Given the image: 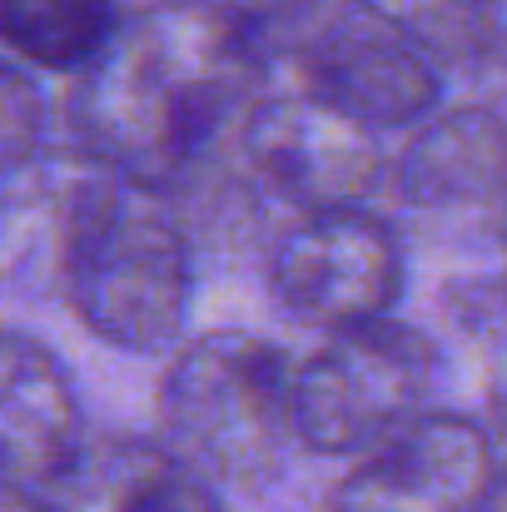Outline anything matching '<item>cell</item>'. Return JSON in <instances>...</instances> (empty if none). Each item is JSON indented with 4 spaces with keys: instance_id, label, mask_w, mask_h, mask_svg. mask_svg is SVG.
<instances>
[{
    "instance_id": "6da1fadb",
    "label": "cell",
    "mask_w": 507,
    "mask_h": 512,
    "mask_svg": "<svg viewBox=\"0 0 507 512\" xmlns=\"http://www.w3.org/2000/svg\"><path fill=\"white\" fill-rule=\"evenodd\" d=\"M75 80L70 120L80 155L179 199L274 85V65L239 5L155 0L125 15Z\"/></svg>"
},
{
    "instance_id": "7a4b0ae2",
    "label": "cell",
    "mask_w": 507,
    "mask_h": 512,
    "mask_svg": "<svg viewBox=\"0 0 507 512\" xmlns=\"http://www.w3.org/2000/svg\"><path fill=\"white\" fill-rule=\"evenodd\" d=\"M75 319L120 353H174L194 309V239L184 209L100 170L60 284Z\"/></svg>"
},
{
    "instance_id": "3957f363",
    "label": "cell",
    "mask_w": 507,
    "mask_h": 512,
    "mask_svg": "<svg viewBox=\"0 0 507 512\" xmlns=\"http://www.w3.org/2000/svg\"><path fill=\"white\" fill-rule=\"evenodd\" d=\"M294 358L254 329L184 334L160 373V443L214 488L269 483L294 438Z\"/></svg>"
},
{
    "instance_id": "277c9868",
    "label": "cell",
    "mask_w": 507,
    "mask_h": 512,
    "mask_svg": "<svg viewBox=\"0 0 507 512\" xmlns=\"http://www.w3.org/2000/svg\"><path fill=\"white\" fill-rule=\"evenodd\" d=\"M438 383V339L398 314L324 334L294 368V438L319 458H363L433 413Z\"/></svg>"
},
{
    "instance_id": "5b68a950",
    "label": "cell",
    "mask_w": 507,
    "mask_h": 512,
    "mask_svg": "<svg viewBox=\"0 0 507 512\" xmlns=\"http://www.w3.org/2000/svg\"><path fill=\"white\" fill-rule=\"evenodd\" d=\"M264 279L289 319L319 334H343L398 309L408 289V249L368 204L294 214L269 244Z\"/></svg>"
},
{
    "instance_id": "8992f818",
    "label": "cell",
    "mask_w": 507,
    "mask_h": 512,
    "mask_svg": "<svg viewBox=\"0 0 507 512\" xmlns=\"http://www.w3.org/2000/svg\"><path fill=\"white\" fill-rule=\"evenodd\" d=\"M234 150L254 184H264L294 214L368 204L388 179L383 135L338 115L299 85H269L244 110Z\"/></svg>"
},
{
    "instance_id": "52a82bcc",
    "label": "cell",
    "mask_w": 507,
    "mask_h": 512,
    "mask_svg": "<svg viewBox=\"0 0 507 512\" xmlns=\"http://www.w3.org/2000/svg\"><path fill=\"white\" fill-rule=\"evenodd\" d=\"M493 473V433L468 413L433 408L353 458L329 493V512H483Z\"/></svg>"
},
{
    "instance_id": "ba28073f",
    "label": "cell",
    "mask_w": 507,
    "mask_h": 512,
    "mask_svg": "<svg viewBox=\"0 0 507 512\" xmlns=\"http://www.w3.org/2000/svg\"><path fill=\"white\" fill-rule=\"evenodd\" d=\"M294 85L368 125L373 135H413L428 115L443 110V65L368 10H358L294 65Z\"/></svg>"
},
{
    "instance_id": "9c48e42d",
    "label": "cell",
    "mask_w": 507,
    "mask_h": 512,
    "mask_svg": "<svg viewBox=\"0 0 507 512\" xmlns=\"http://www.w3.org/2000/svg\"><path fill=\"white\" fill-rule=\"evenodd\" d=\"M85 453V408L55 348L0 329V478L60 493Z\"/></svg>"
},
{
    "instance_id": "30bf717a",
    "label": "cell",
    "mask_w": 507,
    "mask_h": 512,
    "mask_svg": "<svg viewBox=\"0 0 507 512\" xmlns=\"http://www.w3.org/2000/svg\"><path fill=\"white\" fill-rule=\"evenodd\" d=\"M105 165L90 155H35L0 174V289L60 294L85 199Z\"/></svg>"
},
{
    "instance_id": "8fae6325",
    "label": "cell",
    "mask_w": 507,
    "mask_h": 512,
    "mask_svg": "<svg viewBox=\"0 0 507 512\" xmlns=\"http://www.w3.org/2000/svg\"><path fill=\"white\" fill-rule=\"evenodd\" d=\"M388 184L408 209L463 214L507 204V120L493 105H443L388 160Z\"/></svg>"
},
{
    "instance_id": "7c38bea8",
    "label": "cell",
    "mask_w": 507,
    "mask_h": 512,
    "mask_svg": "<svg viewBox=\"0 0 507 512\" xmlns=\"http://www.w3.org/2000/svg\"><path fill=\"white\" fill-rule=\"evenodd\" d=\"M60 493V512H224L219 488L184 468L160 438L85 443Z\"/></svg>"
},
{
    "instance_id": "4fadbf2b",
    "label": "cell",
    "mask_w": 507,
    "mask_h": 512,
    "mask_svg": "<svg viewBox=\"0 0 507 512\" xmlns=\"http://www.w3.org/2000/svg\"><path fill=\"white\" fill-rule=\"evenodd\" d=\"M120 0H0V45L55 75H80L120 30Z\"/></svg>"
},
{
    "instance_id": "5bb4252c",
    "label": "cell",
    "mask_w": 507,
    "mask_h": 512,
    "mask_svg": "<svg viewBox=\"0 0 507 512\" xmlns=\"http://www.w3.org/2000/svg\"><path fill=\"white\" fill-rule=\"evenodd\" d=\"M249 20L254 40L264 45L274 75L294 70L319 40H329L338 25H348L363 0H229Z\"/></svg>"
},
{
    "instance_id": "9a60e30c",
    "label": "cell",
    "mask_w": 507,
    "mask_h": 512,
    "mask_svg": "<svg viewBox=\"0 0 507 512\" xmlns=\"http://www.w3.org/2000/svg\"><path fill=\"white\" fill-rule=\"evenodd\" d=\"M45 145V95L40 85L0 55V174L35 160Z\"/></svg>"
},
{
    "instance_id": "2e32d148",
    "label": "cell",
    "mask_w": 507,
    "mask_h": 512,
    "mask_svg": "<svg viewBox=\"0 0 507 512\" xmlns=\"http://www.w3.org/2000/svg\"><path fill=\"white\" fill-rule=\"evenodd\" d=\"M463 65L507 85V0H463Z\"/></svg>"
},
{
    "instance_id": "e0dca14e",
    "label": "cell",
    "mask_w": 507,
    "mask_h": 512,
    "mask_svg": "<svg viewBox=\"0 0 507 512\" xmlns=\"http://www.w3.org/2000/svg\"><path fill=\"white\" fill-rule=\"evenodd\" d=\"M488 413L507 433V314L493 329V348H488Z\"/></svg>"
},
{
    "instance_id": "ac0fdd59",
    "label": "cell",
    "mask_w": 507,
    "mask_h": 512,
    "mask_svg": "<svg viewBox=\"0 0 507 512\" xmlns=\"http://www.w3.org/2000/svg\"><path fill=\"white\" fill-rule=\"evenodd\" d=\"M0 512H60V508H55L45 493H30V488L0 478Z\"/></svg>"
},
{
    "instance_id": "d6986e66",
    "label": "cell",
    "mask_w": 507,
    "mask_h": 512,
    "mask_svg": "<svg viewBox=\"0 0 507 512\" xmlns=\"http://www.w3.org/2000/svg\"><path fill=\"white\" fill-rule=\"evenodd\" d=\"M483 512H507V463H498V473H493V488L483 498Z\"/></svg>"
},
{
    "instance_id": "ffe728a7",
    "label": "cell",
    "mask_w": 507,
    "mask_h": 512,
    "mask_svg": "<svg viewBox=\"0 0 507 512\" xmlns=\"http://www.w3.org/2000/svg\"><path fill=\"white\" fill-rule=\"evenodd\" d=\"M493 239H498V254H503V284H507V204L498 209V219H493Z\"/></svg>"
}]
</instances>
